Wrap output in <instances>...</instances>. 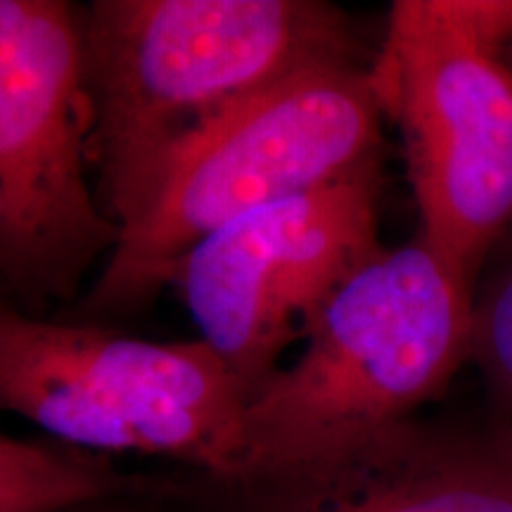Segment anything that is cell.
Listing matches in <instances>:
<instances>
[{
    "label": "cell",
    "instance_id": "cell-3",
    "mask_svg": "<svg viewBox=\"0 0 512 512\" xmlns=\"http://www.w3.org/2000/svg\"><path fill=\"white\" fill-rule=\"evenodd\" d=\"M373 62L306 69L197 138L152 200L119 230L88 292L95 316L140 309L192 247L228 223L382 162L384 112Z\"/></svg>",
    "mask_w": 512,
    "mask_h": 512
},
{
    "label": "cell",
    "instance_id": "cell-5",
    "mask_svg": "<svg viewBox=\"0 0 512 512\" xmlns=\"http://www.w3.org/2000/svg\"><path fill=\"white\" fill-rule=\"evenodd\" d=\"M81 10L0 0V302L31 316L72 299L119 226L88 185Z\"/></svg>",
    "mask_w": 512,
    "mask_h": 512
},
{
    "label": "cell",
    "instance_id": "cell-7",
    "mask_svg": "<svg viewBox=\"0 0 512 512\" xmlns=\"http://www.w3.org/2000/svg\"><path fill=\"white\" fill-rule=\"evenodd\" d=\"M382 162L268 204L216 230L178 264L181 292L200 339L249 394L280 370L344 280L384 249Z\"/></svg>",
    "mask_w": 512,
    "mask_h": 512
},
{
    "label": "cell",
    "instance_id": "cell-11",
    "mask_svg": "<svg viewBox=\"0 0 512 512\" xmlns=\"http://www.w3.org/2000/svg\"><path fill=\"white\" fill-rule=\"evenodd\" d=\"M133 496H124V498H100V501H91V503H81L74 505V508H67L62 512H140L136 508H131Z\"/></svg>",
    "mask_w": 512,
    "mask_h": 512
},
{
    "label": "cell",
    "instance_id": "cell-2",
    "mask_svg": "<svg viewBox=\"0 0 512 512\" xmlns=\"http://www.w3.org/2000/svg\"><path fill=\"white\" fill-rule=\"evenodd\" d=\"M472 313V287L420 238L384 247L320 309L302 354L249 401L245 482L413 420L472 356Z\"/></svg>",
    "mask_w": 512,
    "mask_h": 512
},
{
    "label": "cell",
    "instance_id": "cell-12",
    "mask_svg": "<svg viewBox=\"0 0 512 512\" xmlns=\"http://www.w3.org/2000/svg\"><path fill=\"white\" fill-rule=\"evenodd\" d=\"M498 437H501V441L505 444V448H508V451L512 453V425L508 427V430L498 432Z\"/></svg>",
    "mask_w": 512,
    "mask_h": 512
},
{
    "label": "cell",
    "instance_id": "cell-1",
    "mask_svg": "<svg viewBox=\"0 0 512 512\" xmlns=\"http://www.w3.org/2000/svg\"><path fill=\"white\" fill-rule=\"evenodd\" d=\"M98 200L119 230L188 147L290 76L373 62L323 0H95L81 10Z\"/></svg>",
    "mask_w": 512,
    "mask_h": 512
},
{
    "label": "cell",
    "instance_id": "cell-4",
    "mask_svg": "<svg viewBox=\"0 0 512 512\" xmlns=\"http://www.w3.org/2000/svg\"><path fill=\"white\" fill-rule=\"evenodd\" d=\"M252 394L202 339L147 342L0 302V413L91 456L174 460L207 484L249 475Z\"/></svg>",
    "mask_w": 512,
    "mask_h": 512
},
{
    "label": "cell",
    "instance_id": "cell-13",
    "mask_svg": "<svg viewBox=\"0 0 512 512\" xmlns=\"http://www.w3.org/2000/svg\"><path fill=\"white\" fill-rule=\"evenodd\" d=\"M503 60H505V64H508V69H510V72H512V46L508 48V53H505Z\"/></svg>",
    "mask_w": 512,
    "mask_h": 512
},
{
    "label": "cell",
    "instance_id": "cell-10",
    "mask_svg": "<svg viewBox=\"0 0 512 512\" xmlns=\"http://www.w3.org/2000/svg\"><path fill=\"white\" fill-rule=\"evenodd\" d=\"M472 358H477L498 394L512 403V268L494 290L475 302Z\"/></svg>",
    "mask_w": 512,
    "mask_h": 512
},
{
    "label": "cell",
    "instance_id": "cell-6",
    "mask_svg": "<svg viewBox=\"0 0 512 512\" xmlns=\"http://www.w3.org/2000/svg\"><path fill=\"white\" fill-rule=\"evenodd\" d=\"M370 72L401 133L418 238L475 287L512 221V72L465 36L446 0H396Z\"/></svg>",
    "mask_w": 512,
    "mask_h": 512
},
{
    "label": "cell",
    "instance_id": "cell-9",
    "mask_svg": "<svg viewBox=\"0 0 512 512\" xmlns=\"http://www.w3.org/2000/svg\"><path fill=\"white\" fill-rule=\"evenodd\" d=\"M152 489L150 479L124 475L107 458L0 434V512H62Z\"/></svg>",
    "mask_w": 512,
    "mask_h": 512
},
{
    "label": "cell",
    "instance_id": "cell-8",
    "mask_svg": "<svg viewBox=\"0 0 512 512\" xmlns=\"http://www.w3.org/2000/svg\"><path fill=\"white\" fill-rule=\"evenodd\" d=\"M214 489L223 512H512V453L498 434L413 418L290 470Z\"/></svg>",
    "mask_w": 512,
    "mask_h": 512
}]
</instances>
